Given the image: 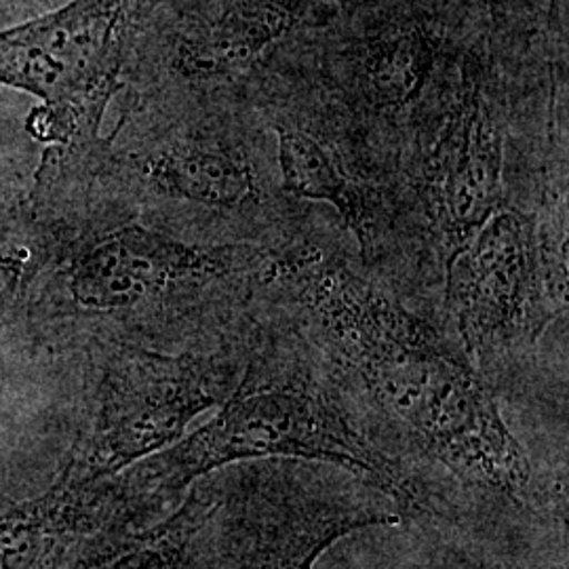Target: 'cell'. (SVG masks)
I'll list each match as a JSON object with an SVG mask.
<instances>
[{"label":"cell","mask_w":569,"mask_h":569,"mask_svg":"<svg viewBox=\"0 0 569 569\" xmlns=\"http://www.w3.org/2000/svg\"><path fill=\"white\" fill-rule=\"evenodd\" d=\"M218 500L213 493L194 489L167 521L148 531L106 540L74 569H182L194 536Z\"/></svg>","instance_id":"11"},{"label":"cell","mask_w":569,"mask_h":569,"mask_svg":"<svg viewBox=\"0 0 569 569\" xmlns=\"http://www.w3.org/2000/svg\"><path fill=\"white\" fill-rule=\"evenodd\" d=\"M241 367L222 357L117 350L103 369L93 430L68 475L96 486L180 441L188 425L222 406Z\"/></svg>","instance_id":"5"},{"label":"cell","mask_w":569,"mask_h":569,"mask_svg":"<svg viewBox=\"0 0 569 569\" xmlns=\"http://www.w3.org/2000/svg\"><path fill=\"white\" fill-rule=\"evenodd\" d=\"M143 0H68L0 28V84L41 100L26 129L41 143L98 138L142 39Z\"/></svg>","instance_id":"3"},{"label":"cell","mask_w":569,"mask_h":569,"mask_svg":"<svg viewBox=\"0 0 569 569\" xmlns=\"http://www.w3.org/2000/svg\"><path fill=\"white\" fill-rule=\"evenodd\" d=\"M399 521V510L350 493L260 486L218 500L207 519L213 538L192 569H315L346 536Z\"/></svg>","instance_id":"7"},{"label":"cell","mask_w":569,"mask_h":569,"mask_svg":"<svg viewBox=\"0 0 569 569\" xmlns=\"http://www.w3.org/2000/svg\"><path fill=\"white\" fill-rule=\"evenodd\" d=\"M82 486L68 470L56 486L0 515V569H37L72 519H81Z\"/></svg>","instance_id":"12"},{"label":"cell","mask_w":569,"mask_h":569,"mask_svg":"<svg viewBox=\"0 0 569 569\" xmlns=\"http://www.w3.org/2000/svg\"><path fill=\"white\" fill-rule=\"evenodd\" d=\"M279 136L277 163L281 188L287 194L336 209L363 253L378 239V213L371 192L355 178L345 161L312 133L293 124H274Z\"/></svg>","instance_id":"10"},{"label":"cell","mask_w":569,"mask_h":569,"mask_svg":"<svg viewBox=\"0 0 569 569\" xmlns=\"http://www.w3.org/2000/svg\"><path fill=\"white\" fill-rule=\"evenodd\" d=\"M566 220V216L561 218ZM502 204L446 262V302L481 371L531 346L568 308V228Z\"/></svg>","instance_id":"4"},{"label":"cell","mask_w":569,"mask_h":569,"mask_svg":"<svg viewBox=\"0 0 569 569\" xmlns=\"http://www.w3.org/2000/svg\"><path fill=\"white\" fill-rule=\"evenodd\" d=\"M243 260L251 256L234 247L186 243L146 226H122L74 258L68 289L82 310L117 312L183 284L222 279Z\"/></svg>","instance_id":"8"},{"label":"cell","mask_w":569,"mask_h":569,"mask_svg":"<svg viewBox=\"0 0 569 569\" xmlns=\"http://www.w3.org/2000/svg\"><path fill=\"white\" fill-rule=\"evenodd\" d=\"M523 16L509 13L472 44L449 82L448 103L428 150L427 199L443 262L460 251L505 201V129L493 103V41Z\"/></svg>","instance_id":"6"},{"label":"cell","mask_w":569,"mask_h":569,"mask_svg":"<svg viewBox=\"0 0 569 569\" xmlns=\"http://www.w3.org/2000/svg\"><path fill=\"white\" fill-rule=\"evenodd\" d=\"M289 458L345 468L399 509H422L403 467L373 446L340 406L305 371L247 367L220 411L192 435L112 477L114 498L129 512L167 502L209 472L253 460Z\"/></svg>","instance_id":"2"},{"label":"cell","mask_w":569,"mask_h":569,"mask_svg":"<svg viewBox=\"0 0 569 569\" xmlns=\"http://www.w3.org/2000/svg\"><path fill=\"white\" fill-rule=\"evenodd\" d=\"M264 277L296 298L331 357L416 448L470 486L526 498V449L460 346L317 249L268 260Z\"/></svg>","instance_id":"1"},{"label":"cell","mask_w":569,"mask_h":569,"mask_svg":"<svg viewBox=\"0 0 569 569\" xmlns=\"http://www.w3.org/2000/svg\"><path fill=\"white\" fill-rule=\"evenodd\" d=\"M138 169L157 192L204 209L241 211L264 194L247 148L224 136L176 138L138 157Z\"/></svg>","instance_id":"9"},{"label":"cell","mask_w":569,"mask_h":569,"mask_svg":"<svg viewBox=\"0 0 569 569\" xmlns=\"http://www.w3.org/2000/svg\"><path fill=\"white\" fill-rule=\"evenodd\" d=\"M515 2H523L529 7L542 9L549 13V21L557 28H566L563 18H566V0H515Z\"/></svg>","instance_id":"14"},{"label":"cell","mask_w":569,"mask_h":569,"mask_svg":"<svg viewBox=\"0 0 569 569\" xmlns=\"http://www.w3.org/2000/svg\"><path fill=\"white\" fill-rule=\"evenodd\" d=\"M28 256L18 244L0 243V329L9 321L20 298Z\"/></svg>","instance_id":"13"}]
</instances>
